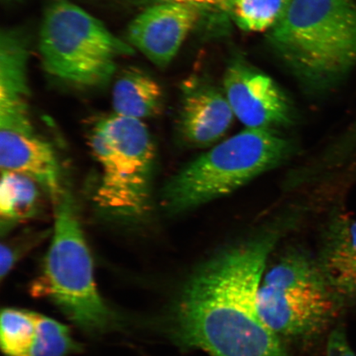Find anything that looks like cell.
I'll list each match as a JSON object with an SVG mask.
<instances>
[{"mask_svg": "<svg viewBox=\"0 0 356 356\" xmlns=\"http://www.w3.org/2000/svg\"><path fill=\"white\" fill-rule=\"evenodd\" d=\"M300 213H284L191 270L168 311L173 342L211 356H291L262 321L257 291L271 254Z\"/></svg>", "mask_w": 356, "mask_h": 356, "instance_id": "cell-1", "label": "cell"}, {"mask_svg": "<svg viewBox=\"0 0 356 356\" xmlns=\"http://www.w3.org/2000/svg\"><path fill=\"white\" fill-rule=\"evenodd\" d=\"M268 40L308 90L331 91L356 65V0H292Z\"/></svg>", "mask_w": 356, "mask_h": 356, "instance_id": "cell-2", "label": "cell"}, {"mask_svg": "<svg viewBox=\"0 0 356 356\" xmlns=\"http://www.w3.org/2000/svg\"><path fill=\"white\" fill-rule=\"evenodd\" d=\"M296 152V142L282 131L246 128L169 178L160 194V207L171 216L193 211L284 165Z\"/></svg>", "mask_w": 356, "mask_h": 356, "instance_id": "cell-3", "label": "cell"}, {"mask_svg": "<svg viewBox=\"0 0 356 356\" xmlns=\"http://www.w3.org/2000/svg\"><path fill=\"white\" fill-rule=\"evenodd\" d=\"M264 323L288 348L313 346L345 309L329 284L317 257L288 248L267 264L258 287Z\"/></svg>", "mask_w": 356, "mask_h": 356, "instance_id": "cell-4", "label": "cell"}, {"mask_svg": "<svg viewBox=\"0 0 356 356\" xmlns=\"http://www.w3.org/2000/svg\"><path fill=\"white\" fill-rule=\"evenodd\" d=\"M88 146L100 168L93 195L97 210L109 219L136 222L151 209L156 150L149 128L140 120L106 115L89 131Z\"/></svg>", "mask_w": 356, "mask_h": 356, "instance_id": "cell-5", "label": "cell"}, {"mask_svg": "<svg viewBox=\"0 0 356 356\" xmlns=\"http://www.w3.org/2000/svg\"><path fill=\"white\" fill-rule=\"evenodd\" d=\"M53 207L50 246L31 293L51 301L83 331L104 332L113 326L115 317L97 291L92 257L76 204L65 189Z\"/></svg>", "mask_w": 356, "mask_h": 356, "instance_id": "cell-6", "label": "cell"}, {"mask_svg": "<svg viewBox=\"0 0 356 356\" xmlns=\"http://www.w3.org/2000/svg\"><path fill=\"white\" fill-rule=\"evenodd\" d=\"M44 70L73 86L93 88L110 81L120 57L131 56L130 44L69 0H53L40 32Z\"/></svg>", "mask_w": 356, "mask_h": 356, "instance_id": "cell-7", "label": "cell"}, {"mask_svg": "<svg viewBox=\"0 0 356 356\" xmlns=\"http://www.w3.org/2000/svg\"><path fill=\"white\" fill-rule=\"evenodd\" d=\"M224 92L246 128L282 131L296 123L295 106L269 75L244 60L231 61L224 77Z\"/></svg>", "mask_w": 356, "mask_h": 356, "instance_id": "cell-8", "label": "cell"}, {"mask_svg": "<svg viewBox=\"0 0 356 356\" xmlns=\"http://www.w3.org/2000/svg\"><path fill=\"white\" fill-rule=\"evenodd\" d=\"M203 10L177 3L146 7L129 25L128 38L155 65L164 68L175 59Z\"/></svg>", "mask_w": 356, "mask_h": 356, "instance_id": "cell-9", "label": "cell"}, {"mask_svg": "<svg viewBox=\"0 0 356 356\" xmlns=\"http://www.w3.org/2000/svg\"><path fill=\"white\" fill-rule=\"evenodd\" d=\"M235 115L224 90L204 79L184 83L177 120L178 139L191 149H207L228 132Z\"/></svg>", "mask_w": 356, "mask_h": 356, "instance_id": "cell-10", "label": "cell"}, {"mask_svg": "<svg viewBox=\"0 0 356 356\" xmlns=\"http://www.w3.org/2000/svg\"><path fill=\"white\" fill-rule=\"evenodd\" d=\"M28 41L16 29H6L0 38V129L34 131L31 120L28 79Z\"/></svg>", "mask_w": 356, "mask_h": 356, "instance_id": "cell-11", "label": "cell"}, {"mask_svg": "<svg viewBox=\"0 0 356 356\" xmlns=\"http://www.w3.org/2000/svg\"><path fill=\"white\" fill-rule=\"evenodd\" d=\"M0 167L32 178L52 204L66 189L55 149L35 131L0 129Z\"/></svg>", "mask_w": 356, "mask_h": 356, "instance_id": "cell-12", "label": "cell"}, {"mask_svg": "<svg viewBox=\"0 0 356 356\" xmlns=\"http://www.w3.org/2000/svg\"><path fill=\"white\" fill-rule=\"evenodd\" d=\"M316 257L345 308L356 306V219L341 213L332 216Z\"/></svg>", "mask_w": 356, "mask_h": 356, "instance_id": "cell-13", "label": "cell"}, {"mask_svg": "<svg viewBox=\"0 0 356 356\" xmlns=\"http://www.w3.org/2000/svg\"><path fill=\"white\" fill-rule=\"evenodd\" d=\"M163 104L161 86L143 70L128 69L114 84V113L121 117L143 121L157 115Z\"/></svg>", "mask_w": 356, "mask_h": 356, "instance_id": "cell-14", "label": "cell"}, {"mask_svg": "<svg viewBox=\"0 0 356 356\" xmlns=\"http://www.w3.org/2000/svg\"><path fill=\"white\" fill-rule=\"evenodd\" d=\"M48 338L44 315L15 308L2 311L0 343L6 355L43 356Z\"/></svg>", "mask_w": 356, "mask_h": 356, "instance_id": "cell-15", "label": "cell"}, {"mask_svg": "<svg viewBox=\"0 0 356 356\" xmlns=\"http://www.w3.org/2000/svg\"><path fill=\"white\" fill-rule=\"evenodd\" d=\"M42 194V188L32 178L19 172L1 171L0 220L2 235L38 215Z\"/></svg>", "mask_w": 356, "mask_h": 356, "instance_id": "cell-16", "label": "cell"}, {"mask_svg": "<svg viewBox=\"0 0 356 356\" xmlns=\"http://www.w3.org/2000/svg\"><path fill=\"white\" fill-rule=\"evenodd\" d=\"M292 0H231L228 8L236 25L246 32H264L278 24Z\"/></svg>", "mask_w": 356, "mask_h": 356, "instance_id": "cell-17", "label": "cell"}, {"mask_svg": "<svg viewBox=\"0 0 356 356\" xmlns=\"http://www.w3.org/2000/svg\"><path fill=\"white\" fill-rule=\"evenodd\" d=\"M41 238V235H40L35 238L28 237L26 241L20 238L19 241L17 242H6L1 244V248H0V277L2 280L10 274L20 257L24 256L26 251L30 250L34 246V244L38 243V239Z\"/></svg>", "mask_w": 356, "mask_h": 356, "instance_id": "cell-18", "label": "cell"}, {"mask_svg": "<svg viewBox=\"0 0 356 356\" xmlns=\"http://www.w3.org/2000/svg\"><path fill=\"white\" fill-rule=\"evenodd\" d=\"M326 356H356L349 343L343 324H338L329 334Z\"/></svg>", "mask_w": 356, "mask_h": 356, "instance_id": "cell-19", "label": "cell"}, {"mask_svg": "<svg viewBox=\"0 0 356 356\" xmlns=\"http://www.w3.org/2000/svg\"><path fill=\"white\" fill-rule=\"evenodd\" d=\"M132 3L149 7L154 4L163 3H177L191 4L202 8L216 7L222 10H228L231 0H131Z\"/></svg>", "mask_w": 356, "mask_h": 356, "instance_id": "cell-20", "label": "cell"}]
</instances>
